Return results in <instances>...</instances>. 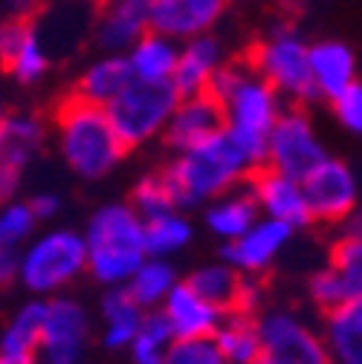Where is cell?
I'll return each mask as SVG.
<instances>
[{"mask_svg":"<svg viewBox=\"0 0 362 364\" xmlns=\"http://www.w3.org/2000/svg\"><path fill=\"white\" fill-rule=\"evenodd\" d=\"M209 93L220 105L226 136L252 168H261L267 154V136L284 110L281 96L252 70L249 61H223L209 84Z\"/></svg>","mask_w":362,"mask_h":364,"instance_id":"cell-1","label":"cell"},{"mask_svg":"<svg viewBox=\"0 0 362 364\" xmlns=\"http://www.w3.org/2000/svg\"><path fill=\"white\" fill-rule=\"evenodd\" d=\"M255 168L235 148L226 130L212 133L209 139L177 151V156L160 171L174 208H195L214 197L244 186Z\"/></svg>","mask_w":362,"mask_h":364,"instance_id":"cell-2","label":"cell"},{"mask_svg":"<svg viewBox=\"0 0 362 364\" xmlns=\"http://www.w3.org/2000/svg\"><path fill=\"white\" fill-rule=\"evenodd\" d=\"M87 269L105 287H125L128 278L148 257L143 220L128 203H108L96 208L81 235Z\"/></svg>","mask_w":362,"mask_h":364,"instance_id":"cell-3","label":"cell"},{"mask_svg":"<svg viewBox=\"0 0 362 364\" xmlns=\"http://www.w3.org/2000/svg\"><path fill=\"white\" fill-rule=\"evenodd\" d=\"M56 130H58V148L64 162L81 179L108 176L128 151L119 142L116 130L110 127L105 107L90 105L76 93L58 105Z\"/></svg>","mask_w":362,"mask_h":364,"instance_id":"cell-4","label":"cell"},{"mask_svg":"<svg viewBox=\"0 0 362 364\" xmlns=\"http://www.w3.org/2000/svg\"><path fill=\"white\" fill-rule=\"evenodd\" d=\"M171 81H137L130 78L105 105V116L125 148L145 145L165 130V122L177 105Z\"/></svg>","mask_w":362,"mask_h":364,"instance_id":"cell-5","label":"cell"},{"mask_svg":"<svg viewBox=\"0 0 362 364\" xmlns=\"http://www.w3.org/2000/svg\"><path fill=\"white\" fill-rule=\"evenodd\" d=\"M84 269L87 257L81 235L70 229H53L24 246V252L18 255L15 278H21V284L32 295H53L73 284Z\"/></svg>","mask_w":362,"mask_h":364,"instance_id":"cell-6","label":"cell"},{"mask_svg":"<svg viewBox=\"0 0 362 364\" xmlns=\"http://www.w3.org/2000/svg\"><path fill=\"white\" fill-rule=\"evenodd\" d=\"M249 64L281 99H290L296 107L316 102L307 67V43L290 26H279L269 32L252 50Z\"/></svg>","mask_w":362,"mask_h":364,"instance_id":"cell-7","label":"cell"},{"mask_svg":"<svg viewBox=\"0 0 362 364\" xmlns=\"http://www.w3.org/2000/svg\"><path fill=\"white\" fill-rule=\"evenodd\" d=\"M328 156L325 145L316 136L310 116L301 107H287L276 119L273 130L267 136V154L264 165L273 168L290 179H301Z\"/></svg>","mask_w":362,"mask_h":364,"instance_id":"cell-8","label":"cell"},{"mask_svg":"<svg viewBox=\"0 0 362 364\" xmlns=\"http://www.w3.org/2000/svg\"><path fill=\"white\" fill-rule=\"evenodd\" d=\"M90 338V315L73 298L43 301L35 364H81Z\"/></svg>","mask_w":362,"mask_h":364,"instance_id":"cell-9","label":"cell"},{"mask_svg":"<svg viewBox=\"0 0 362 364\" xmlns=\"http://www.w3.org/2000/svg\"><path fill=\"white\" fill-rule=\"evenodd\" d=\"M261 355L255 364H331L322 336L293 312H267L258 318Z\"/></svg>","mask_w":362,"mask_h":364,"instance_id":"cell-10","label":"cell"},{"mask_svg":"<svg viewBox=\"0 0 362 364\" xmlns=\"http://www.w3.org/2000/svg\"><path fill=\"white\" fill-rule=\"evenodd\" d=\"M304 203L310 211V220L319 223H342L356 211L359 203V182L348 162L325 156L313 171H307L301 179Z\"/></svg>","mask_w":362,"mask_h":364,"instance_id":"cell-11","label":"cell"},{"mask_svg":"<svg viewBox=\"0 0 362 364\" xmlns=\"http://www.w3.org/2000/svg\"><path fill=\"white\" fill-rule=\"evenodd\" d=\"M290 237H293V229L287 223L258 217L241 237L223 243L220 260L226 266H232L238 275H255L258 278L261 272H267L273 266V260L284 252Z\"/></svg>","mask_w":362,"mask_h":364,"instance_id":"cell-12","label":"cell"},{"mask_svg":"<svg viewBox=\"0 0 362 364\" xmlns=\"http://www.w3.org/2000/svg\"><path fill=\"white\" fill-rule=\"evenodd\" d=\"M247 191L252 194L255 205H258V214L261 217H269V220H279V223H287L290 229H304L310 225V211H307V203H304V191H301V182L299 179H290L273 168H255L249 176H247Z\"/></svg>","mask_w":362,"mask_h":364,"instance_id":"cell-13","label":"cell"},{"mask_svg":"<svg viewBox=\"0 0 362 364\" xmlns=\"http://www.w3.org/2000/svg\"><path fill=\"white\" fill-rule=\"evenodd\" d=\"M43 145V124L35 116L15 113L0 127V203H9L21 186V173Z\"/></svg>","mask_w":362,"mask_h":364,"instance_id":"cell-14","label":"cell"},{"mask_svg":"<svg viewBox=\"0 0 362 364\" xmlns=\"http://www.w3.org/2000/svg\"><path fill=\"white\" fill-rule=\"evenodd\" d=\"M226 0H151L148 26L151 32L165 35L168 41H192L209 35L220 21Z\"/></svg>","mask_w":362,"mask_h":364,"instance_id":"cell-15","label":"cell"},{"mask_svg":"<svg viewBox=\"0 0 362 364\" xmlns=\"http://www.w3.org/2000/svg\"><path fill=\"white\" fill-rule=\"evenodd\" d=\"M217 130H223V113H220L217 99L206 90V93L177 99L162 136L171 151H186V148L209 139Z\"/></svg>","mask_w":362,"mask_h":364,"instance_id":"cell-16","label":"cell"},{"mask_svg":"<svg viewBox=\"0 0 362 364\" xmlns=\"http://www.w3.org/2000/svg\"><path fill=\"white\" fill-rule=\"evenodd\" d=\"M160 312L174 338H209L223 318V312L200 298L186 281H177L171 287V292L160 304Z\"/></svg>","mask_w":362,"mask_h":364,"instance_id":"cell-17","label":"cell"},{"mask_svg":"<svg viewBox=\"0 0 362 364\" xmlns=\"http://www.w3.org/2000/svg\"><path fill=\"white\" fill-rule=\"evenodd\" d=\"M0 64L21 84H35L47 75L50 55L43 50L38 32L29 26V21L0 23Z\"/></svg>","mask_w":362,"mask_h":364,"instance_id":"cell-18","label":"cell"},{"mask_svg":"<svg viewBox=\"0 0 362 364\" xmlns=\"http://www.w3.org/2000/svg\"><path fill=\"white\" fill-rule=\"evenodd\" d=\"M307 67L316 99H336L356 81V55L342 41H322L307 47Z\"/></svg>","mask_w":362,"mask_h":364,"instance_id":"cell-19","label":"cell"},{"mask_svg":"<svg viewBox=\"0 0 362 364\" xmlns=\"http://www.w3.org/2000/svg\"><path fill=\"white\" fill-rule=\"evenodd\" d=\"M220 64H223V50H220V43L212 35L192 38L177 50L171 87L177 90V96L206 93Z\"/></svg>","mask_w":362,"mask_h":364,"instance_id":"cell-20","label":"cell"},{"mask_svg":"<svg viewBox=\"0 0 362 364\" xmlns=\"http://www.w3.org/2000/svg\"><path fill=\"white\" fill-rule=\"evenodd\" d=\"M148 29L145 0H110L99 21V43L113 55H125Z\"/></svg>","mask_w":362,"mask_h":364,"instance_id":"cell-21","label":"cell"},{"mask_svg":"<svg viewBox=\"0 0 362 364\" xmlns=\"http://www.w3.org/2000/svg\"><path fill=\"white\" fill-rule=\"evenodd\" d=\"M322 344L331 364H362V301L328 312Z\"/></svg>","mask_w":362,"mask_h":364,"instance_id":"cell-22","label":"cell"},{"mask_svg":"<svg viewBox=\"0 0 362 364\" xmlns=\"http://www.w3.org/2000/svg\"><path fill=\"white\" fill-rule=\"evenodd\" d=\"M258 217H261V214H258V205H255L252 194L247 191V186H238V188H232V191L214 197L212 205H209L206 214H203L209 232H212L214 237H220L223 243L241 237Z\"/></svg>","mask_w":362,"mask_h":364,"instance_id":"cell-23","label":"cell"},{"mask_svg":"<svg viewBox=\"0 0 362 364\" xmlns=\"http://www.w3.org/2000/svg\"><path fill=\"white\" fill-rule=\"evenodd\" d=\"M145 318V309L128 295L125 287H108L102 298V341L108 350H128Z\"/></svg>","mask_w":362,"mask_h":364,"instance_id":"cell-24","label":"cell"},{"mask_svg":"<svg viewBox=\"0 0 362 364\" xmlns=\"http://www.w3.org/2000/svg\"><path fill=\"white\" fill-rule=\"evenodd\" d=\"M212 341L226 364H255L261 355L258 318L244 312H223L217 330L212 333Z\"/></svg>","mask_w":362,"mask_h":364,"instance_id":"cell-25","label":"cell"},{"mask_svg":"<svg viewBox=\"0 0 362 364\" xmlns=\"http://www.w3.org/2000/svg\"><path fill=\"white\" fill-rule=\"evenodd\" d=\"M177 50L180 47L174 41L148 29L125 53L130 78H137V81H171V73H174V64H177Z\"/></svg>","mask_w":362,"mask_h":364,"instance_id":"cell-26","label":"cell"},{"mask_svg":"<svg viewBox=\"0 0 362 364\" xmlns=\"http://www.w3.org/2000/svg\"><path fill=\"white\" fill-rule=\"evenodd\" d=\"M130 81V70H128V61L125 55H113L108 53L105 58L93 61L78 78L76 84V96L90 102V105H99L105 107L119 90Z\"/></svg>","mask_w":362,"mask_h":364,"instance_id":"cell-27","label":"cell"},{"mask_svg":"<svg viewBox=\"0 0 362 364\" xmlns=\"http://www.w3.org/2000/svg\"><path fill=\"white\" fill-rule=\"evenodd\" d=\"M41 321H43V301L24 304L9 327L0 336V358L12 361H35L38 341H41Z\"/></svg>","mask_w":362,"mask_h":364,"instance_id":"cell-28","label":"cell"},{"mask_svg":"<svg viewBox=\"0 0 362 364\" xmlns=\"http://www.w3.org/2000/svg\"><path fill=\"white\" fill-rule=\"evenodd\" d=\"M143 237H145V252L148 257H171L180 249H186L195 237V225L189 217H183L177 208L165 211L160 217L143 220Z\"/></svg>","mask_w":362,"mask_h":364,"instance_id":"cell-29","label":"cell"},{"mask_svg":"<svg viewBox=\"0 0 362 364\" xmlns=\"http://www.w3.org/2000/svg\"><path fill=\"white\" fill-rule=\"evenodd\" d=\"M174 284H177V272L165 257H145L140 269L128 278L125 289L148 312V309H160V304L165 301Z\"/></svg>","mask_w":362,"mask_h":364,"instance_id":"cell-30","label":"cell"},{"mask_svg":"<svg viewBox=\"0 0 362 364\" xmlns=\"http://www.w3.org/2000/svg\"><path fill=\"white\" fill-rule=\"evenodd\" d=\"M310 298L325 312L362 301V272H345L328 263L310 278Z\"/></svg>","mask_w":362,"mask_h":364,"instance_id":"cell-31","label":"cell"},{"mask_svg":"<svg viewBox=\"0 0 362 364\" xmlns=\"http://www.w3.org/2000/svg\"><path fill=\"white\" fill-rule=\"evenodd\" d=\"M186 284L200 298L214 304L220 312H232L235 309V298H238V287H241V275L232 266H226L223 260H217V263L195 269L192 275L186 278Z\"/></svg>","mask_w":362,"mask_h":364,"instance_id":"cell-32","label":"cell"},{"mask_svg":"<svg viewBox=\"0 0 362 364\" xmlns=\"http://www.w3.org/2000/svg\"><path fill=\"white\" fill-rule=\"evenodd\" d=\"M171 341H174V336H171V330L165 324L162 312L160 309H148L140 330H137V336H133V341L128 344V350H130L133 364H162Z\"/></svg>","mask_w":362,"mask_h":364,"instance_id":"cell-33","label":"cell"},{"mask_svg":"<svg viewBox=\"0 0 362 364\" xmlns=\"http://www.w3.org/2000/svg\"><path fill=\"white\" fill-rule=\"evenodd\" d=\"M35 225H38V220H35L29 203L9 200L6 205H0V249L18 252L24 243L32 240Z\"/></svg>","mask_w":362,"mask_h":364,"instance_id":"cell-34","label":"cell"},{"mask_svg":"<svg viewBox=\"0 0 362 364\" xmlns=\"http://www.w3.org/2000/svg\"><path fill=\"white\" fill-rule=\"evenodd\" d=\"M128 205L140 214V220H151V217H160L165 211H174L171 194H168V188H165V182H162L160 173L143 176L137 186H133Z\"/></svg>","mask_w":362,"mask_h":364,"instance_id":"cell-35","label":"cell"},{"mask_svg":"<svg viewBox=\"0 0 362 364\" xmlns=\"http://www.w3.org/2000/svg\"><path fill=\"white\" fill-rule=\"evenodd\" d=\"M162 364H226V361L209 336V338H174Z\"/></svg>","mask_w":362,"mask_h":364,"instance_id":"cell-36","label":"cell"},{"mask_svg":"<svg viewBox=\"0 0 362 364\" xmlns=\"http://www.w3.org/2000/svg\"><path fill=\"white\" fill-rule=\"evenodd\" d=\"M331 102H333V113H336L339 124L348 133H362V84L353 81Z\"/></svg>","mask_w":362,"mask_h":364,"instance_id":"cell-37","label":"cell"},{"mask_svg":"<svg viewBox=\"0 0 362 364\" xmlns=\"http://www.w3.org/2000/svg\"><path fill=\"white\" fill-rule=\"evenodd\" d=\"M261 284L255 275H241V287H238V298H235V309L232 312H244V315H255V309L261 306Z\"/></svg>","mask_w":362,"mask_h":364,"instance_id":"cell-38","label":"cell"},{"mask_svg":"<svg viewBox=\"0 0 362 364\" xmlns=\"http://www.w3.org/2000/svg\"><path fill=\"white\" fill-rule=\"evenodd\" d=\"M29 208H32L35 220H38V223H43V220H50V217H56V214H58L61 200H58L56 194H38V197H32V200H29Z\"/></svg>","mask_w":362,"mask_h":364,"instance_id":"cell-39","label":"cell"},{"mask_svg":"<svg viewBox=\"0 0 362 364\" xmlns=\"http://www.w3.org/2000/svg\"><path fill=\"white\" fill-rule=\"evenodd\" d=\"M0 4H4L9 21H29L38 9V0H0Z\"/></svg>","mask_w":362,"mask_h":364,"instance_id":"cell-40","label":"cell"},{"mask_svg":"<svg viewBox=\"0 0 362 364\" xmlns=\"http://www.w3.org/2000/svg\"><path fill=\"white\" fill-rule=\"evenodd\" d=\"M18 272V252L0 249V287H6Z\"/></svg>","mask_w":362,"mask_h":364,"instance_id":"cell-41","label":"cell"},{"mask_svg":"<svg viewBox=\"0 0 362 364\" xmlns=\"http://www.w3.org/2000/svg\"><path fill=\"white\" fill-rule=\"evenodd\" d=\"M0 364H35V361H12V358H0Z\"/></svg>","mask_w":362,"mask_h":364,"instance_id":"cell-42","label":"cell"},{"mask_svg":"<svg viewBox=\"0 0 362 364\" xmlns=\"http://www.w3.org/2000/svg\"><path fill=\"white\" fill-rule=\"evenodd\" d=\"M6 116H9V113H6L4 107H0V127H4V122H6Z\"/></svg>","mask_w":362,"mask_h":364,"instance_id":"cell-43","label":"cell"},{"mask_svg":"<svg viewBox=\"0 0 362 364\" xmlns=\"http://www.w3.org/2000/svg\"><path fill=\"white\" fill-rule=\"evenodd\" d=\"M93 4H105V6H108V4H110V0H93Z\"/></svg>","mask_w":362,"mask_h":364,"instance_id":"cell-44","label":"cell"},{"mask_svg":"<svg viewBox=\"0 0 362 364\" xmlns=\"http://www.w3.org/2000/svg\"><path fill=\"white\" fill-rule=\"evenodd\" d=\"M145 4H151V0H145Z\"/></svg>","mask_w":362,"mask_h":364,"instance_id":"cell-45","label":"cell"}]
</instances>
